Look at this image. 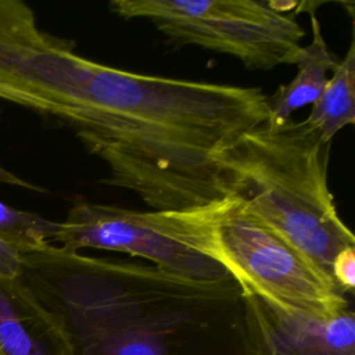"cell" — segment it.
Returning <instances> with one entry per match:
<instances>
[{
  "mask_svg": "<svg viewBox=\"0 0 355 355\" xmlns=\"http://www.w3.org/2000/svg\"><path fill=\"white\" fill-rule=\"evenodd\" d=\"M330 276L343 294H351L355 287V247H348L337 254Z\"/></svg>",
  "mask_w": 355,
  "mask_h": 355,
  "instance_id": "4fadbf2b",
  "label": "cell"
},
{
  "mask_svg": "<svg viewBox=\"0 0 355 355\" xmlns=\"http://www.w3.org/2000/svg\"><path fill=\"white\" fill-rule=\"evenodd\" d=\"M110 10L148 19L171 42L237 58L250 69L294 65L304 29L277 3L252 0H114Z\"/></svg>",
  "mask_w": 355,
  "mask_h": 355,
  "instance_id": "5b68a950",
  "label": "cell"
},
{
  "mask_svg": "<svg viewBox=\"0 0 355 355\" xmlns=\"http://www.w3.org/2000/svg\"><path fill=\"white\" fill-rule=\"evenodd\" d=\"M329 151L305 119L265 121L220 150L216 165L222 197L240 200L330 276L334 258L355 247V237L329 189Z\"/></svg>",
  "mask_w": 355,
  "mask_h": 355,
  "instance_id": "3957f363",
  "label": "cell"
},
{
  "mask_svg": "<svg viewBox=\"0 0 355 355\" xmlns=\"http://www.w3.org/2000/svg\"><path fill=\"white\" fill-rule=\"evenodd\" d=\"M247 329L255 355H355L351 308L331 316L286 309L243 293Z\"/></svg>",
  "mask_w": 355,
  "mask_h": 355,
  "instance_id": "52a82bcc",
  "label": "cell"
},
{
  "mask_svg": "<svg viewBox=\"0 0 355 355\" xmlns=\"http://www.w3.org/2000/svg\"><path fill=\"white\" fill-rule=\"evenodd\" d=\"M309 10L312 25V40L309 44L302 46L295 64L297 73L286 85L276 89L272 96H268V121L272 125H283L294 111L313 104L322 94L327 80L336 67L338 58L329 50L322 33L318 17Z\"/></svg>",
  "mask_w": 355,
  "mask_h": 355,
  "instance_id": "9c48e42d",
  "label": "cell"
},
{
  "mask_svg": "<svg viewBox=\"0 0 355 355\" xmlns=\"http://www.w3.org/2000/svg\"><path fill=\"white\" fill-rule=\"evenodd\" d=\"M0 98L69 126L101 182L154 211L222 198L216 155L268 121L261 87L143 75L87 60L64 39L0 49Z\"/></svg>",
  "mask_w": 355,
  "mask_h": 355,
  "instance_id": "6da1fadb",
  "label": "cell"
},
{
  "mask_svg": "<svg viewBox=\"0 0 355 355\" xmlns=\"http://www.w3.org/2000/svg\"><path fill=\"white\" fill-rule=\"evenodd\" d=\"M51 244L71 252L93 248L129 254L190 280L212 282L229 276L218 262L179 241L162 211L141 212L79 200L58 222Z\"/></svg>",
  "mask_w": 355,
  "mask_h": 355,
  "instance_id": "8992f818",
  "label": "cell"
},
{
  "mask_svg": "<svg viewBox=\"0 0 355 355\" xmlns=\"http://www.w3.org/2000/svg\"><path fill=\"white\" fill-rule=\"evenodd\" d=\"M162 212L173 236L223 266L243 293L315 316H331L349 308L345 294L327 273L240 200L225 196Z\"/></svg>",
  "mask_w": 355,
  "mask_h": 355,
  "instance_id": "277c9868",
  "label": "cell"
},
{
  "mask_svg": "<svg viewBox=\"0 0 355 355\" xmlns=\"http://www.w3.org/2000/svg\"><path fill=\"white\" fill-rule=\"evenodd\" d=\"M19 258L17 283L55 320L73 355H255L230 275L190 280L54 244Z\"/></svg>",
  "mask_w": 355,
  "mask_h": 355,
  "instance_id": "7a4b0ae2",
  "label": "cell"
},
{
  "mask_svg": "<svg viewBox=\"0 0 355 355\" xmlns=\"http://www.w3.org/2000/svg\"><path fill=\"white\" fill-rule=\"evenodd\" d=\"M0 182L8 183V184L21 186V187H26V189H35V190H37V189H36L33 184H31L29 182H25V180H22V179H19L18 176L12 175L11 172L6 171V169L1 168V166H0Z\"/></svg>",
  "mask_w": 355,
  "mask_h": 355,
  "instance_id": "9a60e30c",
  "label": "cell"
},
{
  "mask_svg": "<svg viewBox=\"0 0 355 355\" xmlns=\"http://www.w3.org/2000/svg\"><path fill=\"white\" fill-rule=\"evenodd\" d=\"M58 222L21 211L0 201V239L18 254L51 244Z\"/></svg>",
  "mask_w": 355,
  "mask_h": 355,
  "instance_id": "8fae6325",
  "label": "cell"
},
{
  "mask_svg": "<svg viewBox=\"0 0 355 355\" xmlns=\"http://www.w3.org/2000/svg\"><path fill=\"white\" fill-rule=\"evenodd\" d=\"M21 268L18 251L0 239V280H14Z\"/></svg>",
  "mask_w": 355,
  "mask_h": 355,
  "instance_id": "5bb4252c",
  "label": "cell"
},
{
  "mask_svg": "<svg viewBox=\"0 0 355 355\" xmlns=\"http://www.w3.org/2000/svg\"><path fill=\"white\" fill-rule=\"evenodd\" d=\"M0 355H73L55 320L17 280H0Z\"/></svg>",
  "mask_w": 355,
  "mask_h": 355,
  "instance_id": "ba28073f",
  "label": "cell"
},
{
  "mask_svg": "<svg viewBox=\"0 0 355 355\" xmlns=\"http://www.w3.org/2000/svg\"><path fill=\"white\" fill-rule=\"evenodd\" d=\"M32 8L19 0H0V49L35 47L49 39Z\"/></svg>",
  "mask_w": 355,
  "mask_h": 355,
  "instance_id": "7c38bea8",
  "label": "cell"
},
{
  "mask_svg": "<svg viewBox=\"0 0 355 355\" xmlns=\"http://www.w3.org/2000/svg\"><path fill=\"white\" fill-rule=\"evenodd\" d=\"M305 122L319 133L324 143L345 126L355 122V42H349L343 60L330 75L322 94L312 104Z\"/></svg>",
  "mask_w": 355,
  "mask_h": 355,
  "instance_id": "30bf717a",
  "label": "cell"
}]
</instances>
